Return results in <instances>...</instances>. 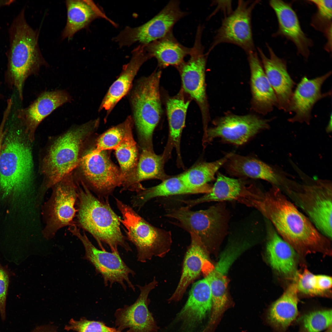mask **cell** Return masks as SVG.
Segmentation results:
<instances>
[{
	"label": "cell",
	"mask_w": 332,
	"mask_h": 332,
	"mask_svg": "<svg viewBox=\"0 0 332 332\" xmlns=\"http://www.w3.org/2000/svg\"><path fill=\"white\" fill-rule=\"evenodd\" d=\"M30 332H59L57 326L51 324L38 326Z\"/></svg>",
	"instance_id": "bcb514c9"
},
{
	"label": "cell",
	"mask_w": 332,
	"mask_h": 332,
	"mask_svg": "<svg viewBox=\"0 0 332 332\" xmlns=\"http://www.w3.org/2000/svg\"><path fill=\"white\" fill-rule=\"evenodd\" d=\"M14 1L13 0H0V8L3 6L10 5Z\"/></svg>",
	"instance_id": "7dc6e473"
},
{
	"label": "cell",
	"mask_w": 332,
	"mask_h": 332,
	"mask_svg": "<svg viewBox=\"0 0 332 332\" xmlns=\"http://www.w3.org/2000/svg\"><path fill=\"white\" fill-rule=\"evenodd\" d=\"M298 332H319L332 326L331 309L312 311L305 314L300 322Z\"/></svg>",
	"instance_id": "f35d334b"
},
{
	"label": "cell",
	"mask_w": 332,
	"mask_h": 332,
	"mask_svg": "<svg viewBox=\"0 0 332 332\" xmlns=\"http://www.w3.org/2000/svg\"><path fill=\"white\" fill-rule=\"evenodd\" d=\"M209 191L207 189H194L188 187L178 176L167 178L155 186L148 188H143L133 197L132 203L134 207L140 208L148 200L156 197L206 193Z\"/></svg>",
	"instance_id": "1f68e13d"
},
{
	"label": "cell",
	"mask_w": 332,
	"mask_h": 332,
	"mask_svg": "<svg viewBox=\"0 0 332 332\" xmlns=\"http://www.w3.org/2000/svg\"><path fill=\"white\" fill-rule=\"evenodd\" d=\"M79 166L89 188L100 198L108 199L114 189L123 184L120 170L106 151L97 152L93 148L90 150L82 155Z\"/></svg>",
	"instance_id": "5bb4252c"
},
{
	"label": "cell",
	"mask_w": 332,
	"mask_h": 332,
	"mask_svg": "<svg viewBox=\"0 0 332 332\" xmlns=\"http://www.w3.org/2000/svg\"><path fill=\"white\" fill-rule=\"evenodd\" d=\"M202 33L200 30L197 31L189 59L178 66L184 91L204 109L206 106L205 70L208 55L204 53L201 41Z\"/></svg>",
	"instance_id": "ac0fdd59"
},
{
	"label": "cell",
	"mask_w": 332,
	"mask_h": 332,
	"mask_svg": "<svg viewBox=\"0 0 332 332\" xmlns=\"http://www.w3.org/2000/svg\"><path fill=\"white\" fill-rule=\"evenodd\" d=\"M288 182H289V181H288Z\"/></svg>",
	"instance_id": "816d5d0a"
},
{
	"label": "cell",
	"mask_w": 332,
	"mask_h": 332,
	"mask_svg": "<svg viewBox=\"0 0 332 332\" xmlns=\"http://www.w3.org/2000/svg\"><path fill=\"white\" fill-rule=\"evenodd\" d=\"M270 56L267 57L261 49L257 47L261 63L268 80L277 100V107L287 112L294 83L287 70L286 61L275 53L268 44Z\"/></svg>",
	"instance_id": "7402d4cb"
},
{
	"label": "cell",
	"mask_w": 332,
	"mask_h": 332,
	"mask_svg": "<svg viewBox=\"0 0 332 332\" xmlns=\"http://www.w3.org/2000/svg\"><path fill=\"white\" fill-rule=\"evenodd\" d=\"M244 186L240 180L218 173L216 181L209 192L198 198L182 201L190 208L206 202L237 200Z\"/></svg>",
	"instance_id": "836d02e7"
},
{
	"label": "cell",
	"mask_w": 332,
	"mask_h": 332,
	"mask_svg": "<svg viewBox=\"0 0 332 332\" xmlns=\"http://www.w3.org/2000/svg\"><path fill=\"white\" fill-rule=\"evenodd\" d=\"M115 199L122 216L120 220L126 229L127 239L136 248L137 261L145 263L153 257H164L172 244L171 232L153 226L130 206Z\"/></svg>",
	"instance_id": "52a82bcc"
},
{
	"label": "cell",
	"mask_w": 332,
	"mask_h": 332,
	"mask_svg": "<svg viewBox=\"0 0 332 332\" xmlns=\"http://www.w3.org/2000/svg\"><path fill=\"white\" fill-rule=\"evenodd\" d=\"M269 4L278 21L279 28L276 35L292 42L298 53L307 59L312 42L302 30L297 14L291 5L281 0H271Z\"/></svg>",
	"instance_id": "603a6c76"
},
{
	"label": "cell",
	"mask_w": 332,
	"mask_h": 332,
	"mask_svg": "<svg viewBox=\"0 0 332 332\" xmlns=\"http://www.w3.org/2000/svg\"><path fill=\"white\" fill-rule=\"evenodd\" d=\"M151 58L145 49L144 45L140 44L133 50L130 61L123 66L121 73L104 97L99 111L103 110L106 111V116L109 115L120 100L128 94L140 67Z\"/></svg>",
	"instance_id": "44dd1931"
},
{
	"label": "cell",
	"mask_w": 332,
	"mask_h": 332,
	"mask_svg": "<svg viewBox=\"0 0 332 332\" xmlns=\"http://www.w3.org/2000/svg\"><path fill=\"white\" fill-rule=\"evenodd\" d=\"M316 289L320 296L327 295V292L332 287V278L329 276L323 275H315Z\"/></svg>",
	"instance_id": "ee69618b"
},
{
	"label": "cell",
	"mask_w": 332,
	"mask_h": 332,
	"mask_svg": "<svg viewBox=\"0 0 332 332\" xmlns=\"http://www.w3.org/2000/svg\"><path fill=\"white\" fill-rule=\"evenodd\" d=\"M212 294L209 283L204 278L194 283L188 298L177 315L186 330L196 327L204 319L211 309Z\"/></svg>",
	"instance_id": "cb8c5ba5"
},
{
	"label": "cell",
	"mask_w": 332,
	"mask_h": 332,
	"mask_svg": "<svg viewBox=\"0 0 332 332\" xmlns=\"http://www.w3.org/2000/svg\"><path fill=\"white\" fill-rule=\"evenodd\" d=\"M146 50L151 57H155L163 67L169 65L178 66L185 57L190 55L191 48L179 43L171 32L164 37L144 45Z\"/></svg>",
	"instance_id": "4dcf8cb0"
},
{
	"label": "cell",
	"mask_w": 332,
	"mask_h": 332,
	"mask_svg": "<svg viewBox=\"0 0 332 332\" xmlns=\"http://www.w3.org/2000/svg\"><path fill=\"white\" fill-rule=\"evenodd\" d=\"M331 119H332V118H331V117H330V120L329 121V124H328V126L327 127V131H330V127H331V126L330 125V124H331Z\"/></svg>",
	"instance_id": "c3c4849f"
},
{
	"label": "cell",
	"mask_w": 332,
	"mask_h": 332,
	"mask_svg": "<svg viewBox=\"0 0 332 332\" xmlns=\"http://www.w3.org/2000/svg\"><path fill=\"white\" fill-rule=\"evenodd\" d=\"M332 331V326L328 328L326 330L325 332H331Z\"/></svg>",
	"instance_id": "681fc988"
},
{
	"label": "cell",
	"mask_w": 332,
	"mask_h": 332,
	"mask_svg": "<svg viewBox=\"0 0 332 332\" xmlns=\"http://www.w3.org/2000/svg\"><path fill=\"white\" fill-rule=\"evenodd\" d=\"M268 121L251 114L227 115L217 120L214 127L206 130L204 142L219 138L224 141L241 145L261 130L268 128Z\"/></svg>",
	"instance_id": "9a60e30c"
},
{
	"label": "cell",
	"mask_w": 332,
	"mask_h": 332,
	"mask_svg": "<svg viewBox=\"0 0 332 332\" xmlns=\"http://www.w3.org/2000/svg\"><path fill=\"white\" fill-rule=\"evenodd\" d=\"M25 10L24 7L15 17L9 29V46L4 76L5 83L10 89L16 90L21 101L26 80L47 64L38 46V32L27 22Z\"/></svg>",
	"instance_id": "7a4b0ae2"
},
{
	"label": "cell",
	"mask_w": 332,
	"mask_h": 332,
	"mask_svg": "<svg viewBox=\"0 0 332 332\" xmlns=\"http://www.w3.org/2000/svg\"><path fill=\"white\" fill-rule=\"evenodd\" d=\"M246 243H237L229 246L222 254L214 268L202 272L206 275L211 290L212 312L208 324L213 326L221 314L227 301V274L229 268L245 248Z\"/></svg>",
	"instance_id": "2e32d148"
},
{
	"label": "cell",
	"mask_w": 332,
	"mask_h": 332,
	"mask_svg": "<svg viewBox=\"0 0 332 332\" xmlns=\"http://www.w3.org/2000/svg\"><path fill=\"white\" fill-rule=\"evenodd\" d=\"M1 84H2L1 82L0 81V86L1 85ZM3 95L0 92V100L1 99H3Z\"/></svg>",
	"instance_id": "f907efd6"
},
{
	"label": "cell",
	"mask_w": 332,
	"mask_h": 332,
	"mask_svg": "<svg viewBox=\"0 0 332 332\" xmlns=\"http://www.w3.org/2000/svg\"><path fill=\"white\" fill-rule=\"evenodd\" d=\"M247 55L251 72L253 108L257 112L265 114L277 106V98L257 52H251Z\"/></svg>",
	"instance_id": "d4e9b609"
},
{
	"label": "cell",
	"mask_w": 332,
	"mask_h": 332,
	"mask_svg": "<svg viewBox=\"0 0 332 332\" xmlns=\"http://www.w3.org/2000/svg\"><path fill=\"white\" fill-rule=\"evenodd\" d=\"M317 8L312 24L317 30L326 33L332 28V0H310Z\"/></svg>",
	"instance_id": "ab89813d"
},
{
	"label": "cell",
	"mask_w": 332,
	"mask_h": 332,
	"mask_svg": "<svg viewBox=\"0 0 332 332\" xmlns=\"http://www.w3.org/2000/svg\"><path fill=\"white\" fill-rule=\"evenodd\" d=\"M322 234L332 238V183L318 180L309 184L289 181L283 188Z\"/></svg>",
	"instance_id": "ba28073f"
},
{
	"label": "cell",
	"mask_w": 332,
	"mask_h": 332,
	"mask_svg": "<svg viewBox=\"0 0 332 332\" xmlns=\"http://www.w3.org/2000/svg\"><path fill=\"white\" fill-rule=\"evenodd\" d=\"M155 278L143 286L136 285L140 294L135 302L130 305H125L116 310L114 314L115 325L122 331L128 328L127 332H156L157 326L151 313L148 309L150 292L156 286Z\"/></svg>",
	"instance_id": "e0dca14e"
},
{
	"label": "cell",
	"mask_w": 332,
	"mask_h": 332,
	"mask_svg": "<svg viewBox=\"0 0 332 332\" xmlns=\"http://www.w3.org/2000/svg\"><path fill=\"white\" fill-rule=\"evenodd\" d=\"M232 153L211 162H203L192 168L179 176L188 187L194 189H211L208 183L214 180L218 169L227 161Z\"/></svg>",
	"instance_id": "d590c367"
},
{
	"label": "cell",
	"mask_w": 332,
	"mask_h": 332,
	"mask_svg": "<svg viewBox=\"0 0 332 332\" xmlns=\"http://www.w3.org/2000/svg\"><path fill=\"white\" fill-rule=\"evenodd\" d=\"M267 224L266 249L271 266L285 276L296 275L297 259L296 251L280 236L269 221Z\"/></svg>",
	"instance_id": "4316f807"
},
{
	"label": "cell",
	"mask_w": 332,
	"mask_h": 332,
	"mask_svg": "<svg viewBox=\"0 0 332 332\" xmlns=\"http://www.w3.org/2000/svg\"><path fill=\"white\" fill-rule=\"evenodd\" d=\"M331 74L330 71L314 79H309L306 76L302 79L290 100L287 112H293L295 115L288 121L309 124L312 118L311 112L314 105L318 101L330 94V92L322 93L321 88Z\"/></svg>",
	"instance_id": "ffe728a7"
},
{
	"label": "cell",
	"mask_w": 332,
	"mask_h": 332,
	"mask_svg": "<svg viewBox=\"0 0 332 332\" xmlns=\"http://www.w3.org/2000/svg\"><path fill=\"white\" fill-rule=\"evenodd\" d=\"M259 1L239 0L236 9L225 16L217 30L208 55L216 46L228 43L241 48L247 55L256 51L251 26L252 12Z\"/></svg>",
	"instance_id": "7c38bea8"
},
{
	"label": "cell",
	"mask_w": 332,
	"mask_h": 332,
	"mask_svg": "<svg viewBox=\"0 0 332 332\" xmlns=\"http://www.w3.org/2000/svg\"><path fill=\"white\" fill-rule=\"evenodd\" d=\"M81 187L77 183V211L75 224L90 234L101 250L106 244L111 251H118L121 247L126 252L132 249L120 228V218L111 207L108 199L95 196L82 181Z\"/></svg>",
	"instance_id": "277c9868"
},
{
	"label": "cell",
	"mask_w": 332,
	"mask_h": 332,
	"mask_svg": "<svg viewBox=\"0 0 332 332\" xmlns=\"http://www.w3.org/2000/svg\"><path fill=\"white\" fill-rule=\"evenodd\" d=\"M298 292L296 283H293L271 306L268 319L276 330L285 331L298 316Z\"/></svg>",
	"instance_id": "f546056e"
},
{
	"label": "cell",
	"mask_w": 332,
	"mask_h": 332,
	"mask_svg": "<svg viewBox=\"0 0 332 332\" xmlns=\"http://www.w3.org/2000/svg\"><path fill=\"white\" fill-rule=\"evenodd\" d=\"M30 140L25 130L6 129L0 152V193L3 199H20L33 180Z\"/></svg>",
	"instance_id": "3957f363"
},
{
	"label": "cell",
	"mask_w": 332,
	"mask_h": 332,
	"mask_svg": "<svg viewBox=\"0 0 332 332\" xmlns=\"http://www.w3.org/2000/svg\"><path fill=\"white\" fill-rule=\"evenodd\" d=\"M164 157L156 154L153 150L143 149L136 167L134 177L125 190L138 192L143 187L140 182L150 179L163 181L167 179L164 170Z\"/></svg>",
	"instance_id": "d6a6232c"
},
{
	"label": "cell",
	"mask_w": 332,
	"mask_h": 332,
	"mask_svg": "<svg viewBox=\"0 0 332 332\" xmlns=\"http://www.w3.org/2000/svg\"><path fill=\"white\" fill-rule=\"evenodd\" d=\"M52 188L51 196L42 209L45 223L42 234L46 239L53 238L61 229L75 224L77 211V185L72 173Z\"/></svg>",
	"instance_id": "9c48e42d"
},
{
	"label": "cell",
	"mask_w": 332,
	"mask_h": 332,
	"mask_svg": "<svg viewBox=\"0 0 332 332\" xmlns=\"http://www.w3.org/2000/svg\"><path fill=\"white\" fill-rule=\"evenodd\" d=\"M241 203L258 209L298 253L331 254L330 239L318 230L279 187L273 185L263 192L253 186L247 191Z\"/></svg>",
	"instance_id": "6da1fadb"
},
{
	"label": "cell",
	"mask_w": 332,
	"mask_h": 332,
	"mask_svg": "<svg viewBox=\"0 0 332 332\" xmlns=\"http://www.w3.org/2000/svg\"><path fill=\"white\" fill-rule=\"evenodd\" d=\"M9 282L8 274L0 264V314L3 320L6 318V302Z\"/></svg>",
	"instance_id": "7bdbcfd3"
},
{
	"label": "cell",
	"mask_w": 332,
	"mask_h": 332,
	"mask_svg": "<svg viewBox=\"0 0 332 332\" xmlns=\"http://www.w3.org/2000/svg\"><path fill=\"white\" fill-rule=\"evenodd\" d=\"M134 122L131 116L127 117L122 123L109 129L98 139L96 147L93 148L97 152L115 149L123 140L128 129L133 126Z\"/></svg>",
	"instance_id": "74e56055"
},
{
	"label": "cell",
	"mask_w": 332,
	"mask_h": 332,
	"mask_svg": "<svg viewBox=\"0 0 332 332\" xmlns=\"http://www.w3.org/2000/svg\"><path fill=\"white\" fill-rule=\"evenodd\" d=\"M130 127L115 149L123 179L121 190H124L132 180L138 162V150Z\"/></svg>",
	"instance_id": "e575fe53"
},
{
	"label": "cell",
	"mask_w": 332,
	"mask_h": 332,
	"mask_svg": "<svg viewBox=\"0 0 332 332\" xmlns=\"http://www.w3.org/2000/svg\"><path fill=\"white\" fill-rule=\"evenodd\" d=\"M315 275L307 269L296 275L295 283L298 291L310 296H320L315 287Z\"/></svg>",
	"instance_id": "b9f144b4"
},
{
	"label": "cell",
	"mask_w": 332,
	"mask_h": 332,
	"mask_svg": "<svg viewBox=\"0 0 332 332\" xmlns=\"http://www.w3.org/2000/svg\"><path fill=\"white\" fill-rule=\"evenodd\" d=\"M186 14L180 9L178 1L172 0L144 24L135 27H125L114 40L120 47L130 46L136 42L148 44L172 32L175 23Z\"/></svg>",
	"instance_id": "4fadbf2b"
},
{
	"label": "cell",
	"mask_w": 332,
	"mask_h": 332,
	"mask_svg": "<svg viewBox=\"0 0 332 332\" xmlns=\"http://www.w3.org/2000/svg\"><path fill=\"white\" fill-rule=\"evenodd\" d=\"M71 100L69 94L64 90L45 91L26 107L17 110L15 116L31 142L41 122L56 109Z\"/></svg>",
	"instance_id": "d6986e66"
},
{
	"label": "cell",
	"mask_w": 332,
	"mask_h": 332,
	"mask_svg": "<svg viewBox=\"0 0 332 332\" xmlns=\"http://www.w3.org/2000/svg\"><path fill=\"white\" fill-rule=\"evenodd\" d=\"M72 234L81 242L84 247L83 257L94 267L96 274L101 275L105 287L111 288L115 283L119 284L125 291L127 287L135 292L136 288L130 277H134L135 272L125 263L119 251L109 252L96 247L84 232L81 233L76 225L69 227Z\"/></svg>",
	"instance_id": "30bf717a"
},
{
	"label": "cell",
	"mask_w": 332,
	"mask_h": 332,
	"mask_svg": "<svg viewBox=\"0 0 332 332\" xmlns=\"http://www.w3.org/2000/svg\"><path fill=\"white\" fill-rule=\"evenodd\" d=\"M66 5L67 20L62 33L63 39H70L76 33L86 27L97 18L105 19L114 26L116 25L92 0H67Z\"/></svg>",
	"instance_id": "83f0119b"
},
{
	"label": "cell",
	"mask_w": 332,
	"mask_h": 332,
	"mask_svg": "<svg viewBox=\"0 0 332 332\" xmlns=\"http://www.w3.org/2000/svg\"><path fill=\"white\" fill-rule=\"evenodd\" d=\"M224 164L232 176L265 180L278 187L285 180L272 167L255 158L232 153Z\"/></svg>",
	"instance_id": "f1b7e54d"
},
{
	"label": "cell",
	"mask_w": 332,
	"mask_h": 332,
	"mask_svg": "<svg viewBox=\"0 0 332 332\" xmlns=\"http://www.w3.org/2000/svg\"><path fill=\"white\" fill-rule=\"evenodd\" d=\"M189 233L191 242L185 256L182 274L175 292L168 299L169 302L180 300L189 285L210 263L206 247L200 237L195 232Z\"/></svg>",
	"instance_id": "484cf974"
},
{
	"label": "cell",
	"mask_w": 332,
	"mask_h": 332,
	"mask_svg": "<svg viewBox=\"0 0 332 332\" xmlns=\"http://www.w3.org/2000/svg\"><path fill=\"white\" fill-rule=\"evenodd\" d=\"M98 118L70 128L55 140L42 163L44 179L37 196L43 200L46 191L79 166L87 138L98 127Z\"/></svg>",
	"instance_id": "5b68a950"
},
{
	"label": "cell",
	"mask_w": 332,
	"mask_h": 332,
	"mask_svg": "<svg viewBox=\"0 0 332 332\" xmlns=\"http://www.w3.org/2000/svg\"><path fill=\"white\" fill-rule=\"evenodd\" d=\"M165 216L177 220L173 224L189 233H196L205 247L213 239L226 234L228 216L221 203L196 211L183 207L171 210Z\"/></svg>",
	"instance_id": "8fae6325"
},
{
	"label": "cell",
	"mask_w": 332,
	"mask_h": 332,
	"mask_svg": "<svg viewBox=\"0 0 332 332\" xmlns=\"http://www.w3.org/2000/svg\"><path fill=\"white\" fill-rule=\"evenodd\" d=\"M64 329L76 332H127L108 326L102 322L89 320L85 317L78 320L71 318Z\"/></svg>",
	"instance_id": "60d3db41"
},
{
	"label": "cell",
	"mask_w": 332,
	"mask_h": 332,
	"mask_svg": "<svg viewBox=\"0 0 332 332\" xmlns=\"http://www.w3.org/2000/svg\"><path fill=\"white\" fill-rule=\"evenodd\" d=\"M11 110V109L9 107L6 108L0 124V152L5 132V124L8 119Z\"/></svg>",
	"instance_id": "f6af8a7d"
},
{
	"label": "cell",
	"mask_w": 332,
	"mask_h": 332,
	"mask_svg": "<svg viewBox=\"0 0 332 332\" xmlns=\"http://www.w3.org/2000/svg\"><path fill=\"white\" fill-rule=\"evenodd\" d=\"M161 72L158 71L138 79L128 93L131 116L143 149L152 150V134L161 115Z\"/></svg>",
	"instance_id": "8992f818"
},
{
	"label": "cell",
	"mask_w": 332,
	"mask_h": 332,
	"mask_svg": "<svg viewBox=\"0 0 332 332\" xmlns=\"http://www.w3.org/2000/svg\"><path fill=\"white\" fill-rule=\"evenodd\" d=\"M189 104V101H185L183 98L179 97L170 98L166 103L170 142L172 146L176 148L179 159L181 158L180 152L181 136L184 126Z\"/></svg>",
	"instance_id": "8d00e7d4"
}]
</instances>
